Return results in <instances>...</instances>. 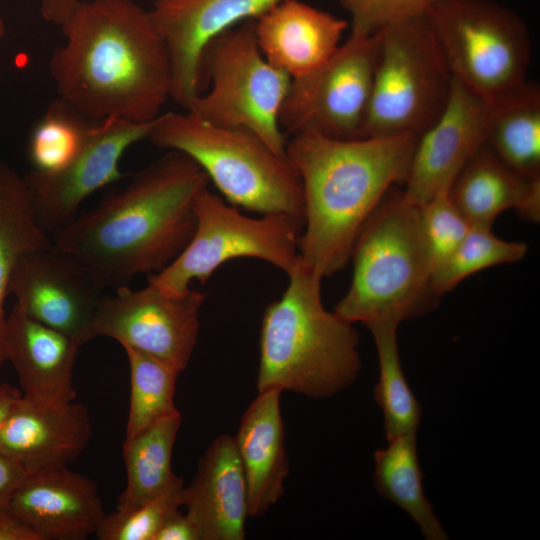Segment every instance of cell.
Instances as JSON below:
<instances>
[{"instance_id": "obj_33", "label": "cell", "mask_w": 540, "mask_h": 540, "mask_svg": "<svg viewBox=\"0 0 540 540\" xmlns=\"http://www.w3.org/2000/svg\"><path fill=\"white\" fill-rule=\"evenodd\" d=\"M184 486L128 512L106 514L96 532L100 540H153L166 518L183 506Z\"/></svg>"}, {"instance_id": "obj_39", "label": "cell", "mask_w": 540, "mask_h": 540, "mask_svg": "<svg viewBox=\"0 0 540 540\" xmlns=\"http://www.w3.org/2000/svg\"><path fill=\"white\" fill-rule=\"evenodd\" d=\"M23 397L22 391L8 383H0V427Z\"/></svg>"}, {"instance_id": "obj_26", "label": "cell", "mask_w": 540, "mask_h": 540, "mask_svg": "<svg viewBox=\"0 0 540 540\" xmlns=\"http://www.w3.org/2000/svg\"><path fill=\"white\" fill-rule=\"evenodd\" d=\"M50 244L36 219L26 176L0 159V369L7 361L4 305L12 271L24 254Z\"/></svg>"}, {"instance_id": "obj_24", "label": "cell", "mask_w": 540, "mask_h": 540, "mask_svg": "<svg viewBox=\"0 0 540 540\" xmlns=\"http://www.w3.org/2000/svg\"><path fill=\"white\" fill-rule=\"evenodd\" d=\"M486 145L526 179H540V87L527 79L487 102Z\"/></svg>"}, {"instance_id": "obj_3", "label": "cell", "mask_w": 540, "mask_h": 540, "mask_svg": "<svg viewBox=\"0 0 540 540\" xmlns=\"http://www.w3.org/2000/svg\"><path fill=\"white\" fill-rule=\"evenodd\" d=\"M418 136L342 140L292 136L286 156L302 182L299 260L320 278L344 269L363 225L395 184H404Z\"/></svg>"}, {"instance_id": "obj_30", "label": "cell", "mask_w": 540, "mask_h": 540, "mask_svg": "<svg viewBox=\"0 0 540 540\" xmlns=\"http://www.w3.org/2000/svg\"><path fill=\"white\" fill-rule=\"evenodd\" d=\"M67 102H51L33 128L28 156L34 171L52 173L63 169L79 151L89 124Z\"/></svg>"}, {"instance_id": "obj_15", "label": "cell", "mask_w": 540, "mask_h": 540, "mask_svg": "<svg viewBox=\"0 0 540 540\" xmlns=\"http://www.w3.org/2000/svg\"><path fill=\"white\" fill-rule=\"evenodd\" d=\"M284 0H156L148 10L170 59L171 97L188 110L201 92L200 58L220 33L256 20Z\"/></svg>"}, {"instance_id": "obj_18", "label": "cell", "mask_w": 540, "mask_h": 540, "mask_svg": "<svg viewBox=\"0 0 540 540\" xmlns=\"http://www.w3.org/2000/svg\"><path fill=\"white\" fill-rule=\"evenodd\" d=\"M91 433L84 405H40L22 397L0 427V451L28 474L66 467L84 451Z\"/></svg>"}, {"instance_id": "obj_8", "label": "cell", "mask_w": 540, "mask_h": 540, "mask_svg": "<svg viewBox=\"0 0 540 540\" xmlns=\"http://www.w3.org/2000/svg\"><path fill=\"white\" fill-rule=\"evenodd\" d=\"M379 54L363 136H419L440 116L452 86L427 17L377 33Z\"/></svg>"}, {"instance_id": "obj_16", "label": "cell", "mask_w": 540, "mask_h": 540, "mask_svg": "<svg viewBox=\"0 0 540 540\" xmlns=\"http://www.w3.org/2000/svg\"><path fill=\"white\" fill-rule=\"evenodd\" d=\"M486 121L487 102L452 78L443 111L417 138L404 198L420 206L449 192L463 167L486 144Z\"/></svg>"}, {"instance_id": "obj_6", "label": "cell", "mask_w": 540, "mask_h": 540, "mask_svg": "<svg viewBox=\"0 0 540 540\" xmlns=\"http://www.w3.org/2000/svg\"><path fill=\"white\" fill-rule=\"evenodd\" d=\"M147 140L193 159L225 200L252 212L283 214L305 224L299 173L256 134L209 123L190 111L161 113Z\"/></svg>"}, {"instance_id": "obj_37", "label": "cell", "mask_w": 540, "mask_h": 540, "mask_svg": "<svg viewBox=\"0 0 540 540\" xmlns=\"http://www.w3.org/2000/svg\"><path fill=\"white\" fill-rule=\"evenodd\" d=\"M81 0H41L40 14L44 20L61 25Z\"/></svg>"}, {"instance_id": "obj_14", "label": "cell", "mask_w": 540, "mask_h": 540, "mask_svg": "<svg viewBox=\"0 0 540 540\" xmlns=\"http://www.w3.org/2000/svg\"><path fill=\"white\" fill-rule=\"evenodd\" d=\"M103 290L76 259L52 243L24 254L9 282V294L25 313L82 345L88 342Z\"/></svg>"}, {"instance_id": "obj_32", "label": "cell", "mask_w": 540, "mask_h": 540, "mask_svg": "<svg viewBox=\"0 0 540 540\" xmlns=\"http://www.w3.org/2000/svg\"><path fill=\"white\" fill-rule=\"evenodd\" d=\"M423 239L432 274L461 244L470 229L449 192H441L419 206Z\"/></svg>"}, {"instance_id": "obj_28", "label": "cell", "mask_w": 540, "mask_h": 540, "mask_svg": "<svg viewBox=\"0 0 540 540\" xmlns=\"http://www.w3.org/2000/svg\"><path fill=\"white\" fill-rule=\"evenodd\" d=\"M396 325H380L372 333L379 362V379L374 399L383 414L387 440L400 435L417 433L422 408L411 390L401 365Z\"/></svg>"}, {"instance_id": "obj_38", "label": "cell", "mask_w": 540, "mask_h": 540, "mask_svg": "<svg viewBox=\"0 0 540 540\" xmlns=\"http://www.w3.org/2000/svg\"><path fill=\"white\" fill-rule=\"evenodd\" d=\"M0 540L41 539L34 531L4 511L0 513Z\"/></svg>"}, {"instance_id": "obj_13", "label": "cell", "mask_w": 540, "mask_h": 540, "mask_svg": "<svg viewBox=\"0 0 540 540\" xmlns=\"http://www.w3.org/2000/svg\"><path fill=\"white\" fill-rule=\"evenodd\" d=\"M155 120H99L89 125L79 151L63 169L25 174L40 227L51 236L74 220L86 198L118 181L121 157L131 145L147 139Z\"/></svg>"}, {"instance_id": "obj_35", "label": "cell", "mask_w": 540, "mask_h": 540, "mask_svg": "<svg viewBox=\"0 0 540 540\" xmlns=\"http://www.w3.org/2000/svg\"><path fill=\"white\" fill-rule=\"evenodd\" d=\"M28 473L0 451V513L7 510L16 489Z\"/></svg>"}, {"instance_id": "obj_10", "label": "cell", "mask_w": 540, "mask_h": 540, "mask_svg": "<svg viewBox=\"0 0 540 540\" xmlns=\"http://www.w3.org/2000/svg\"><path fill=\"white\" fill-rule=\"evenodd\" d=\"M196 228L186 248L147 283L169 295L190 290L193 280L206 283L225 262L241 257L263 260L287 275L298 261L301 230L286 215L253 218L213 193L208 186L195 199Z\"/></svg>"}, {"instance_id": "obj_2", "label": "cell", "mask_w": 540, "mask_h": 540, "mask_svg": "<svg viewBox=\"0 0 540 540\" xmlns=\"http://www.w3.org/2000/svg\"><path fill=\"white\" fill-rule=\"evenodd\" d=\"M49 70L59 98L85 118L155 120L171 97L167 48L134 0H81L60 25Z\"/></svg>"}, {"instance_id": "obj_27", "label": "cell", "mask_w": 540, "mask_h": 540, "mask_svg": "<svg viewBox=\"0 0 540 540\" xmlns=\"http://www.w3.org/2000/svg\"><path fill=\"white\" fill-rule=\"evenodd\" d=\"M374 462L376 492L406 512L426 540L449 539L423 490L417 433L387 440L385 448L375 451Z\"/></svg>"}, {"instance_id": "obj_19", "label": "cell", "mask_w": 540, "mask_h": 540, "mask_svg": "<svg viewBox=\"0 0 540 540\" xmlns=\"http://www.w3.org/2000/svg\"><path fill=\"white\" fill-rule=\"evenodd\" d=\"M81 346L79 340L34 320L16 303L6 318V359L16 370L23 397L36 404L75 400L72 377Z\"/></svg>"}, {"instance_id": "obj_23", "label": "cell", "mask_w": 540, "mask_h": 540, "mask_svg": "<svg viewBox=\"0 0 540 540\" xmlns=\"http://www.w3.org/2000/svg\"><path fill=\"white\" fill-rule=\"evenodd\" d=\"M449 196L470 226L491 228L508 209L531 222L540 218V179L524 178L486 144L460 171Z\"/></svg>"}, {"instance_id": "obj_5", "label": "cell", "mask_w": 540, "mask_h": 540, "mask_svg": "<svg viewBox=\"0 0 540 540\" xmlns=\"http://www.w3.org/2000/svg\"><path fill=\"white\" fill-rule=\"evenodd\" d=\"M353 276L334 312L369 329L396 325L431 311L440 297L422 235L419 206L402 191L386 193L353 246Z\"/></svg>"}, {"instance_id": "obj_4", "label": "cell", "mask_w": 540, "mask_h": 540, "mask_svg": "<svg viewBox=\"0 0 540 540\" xmlns=\"http://www.w3.org/2000/svg\"><path fill=\"white\" fill-rule=\"evenodd\" d=\"M288 277L283 295L263 313L258 392L277 388L329 398L359 376V334L352 323L325 309L322 278L300 260Z\"/></svg>"}, {"instance_id": "obj_25", "label": "cell", "mask_w": 540, "mask_h": 540, "mask_svg": "<svg viewBox=\"0 0 540 540\" xmlns=\"http://www.w3.org/2000/svg\"><path fill=\"white\" fill-rule=\"evenodd\" d=\"M182 423L180 412L125 437L123 459L127 483L116 510L128 512L166 492L184 486L171 468L172 452Z\"/></svg>"}, {"instance_id": "obj_22", "label": "cell", "mask_w": 540, "mask_h": 540, "mask_svg": "<svg viewBox=\"0 0 540 540\" xmlns=\"http://www.w3.org/2000/svg\"><path fill=\"white\" fill-rule=\"evenodd\" d=\"M281 392L277 388L258 392L234 437L247 485L248 513L253 517L264 515L280 500L289 473Z\"/></svg>"}, {"instance_id": "obj_31", "label": "cell", "mask_w": 540, "mask_h": 540, "mask_svg": "<svg viewBox=\"0 0 540 540\" xmlns=\"http://www.w3.org/2000/svg\"><path fill=\"white\" fill-rule=\"evenodd\" d=\"M527 250L525 243L500 239L491 228L471 226L454 253L432 274L434 292L441 297L470 275L492 266L520 261Z\"/></svg>"}, {"instance_id": "obj_7", "label": "cell", "mask_w": 540, "mask_h": 540, "mask_svg": "<svg viewBox=\"0 0 540 540\" xmlns=\"http://www.w3.org/2000/svg\"><path fill=\"white\" fill-rule=\"evenodd\" d=\"M201 93L188 110L220 126L248 130L281 156L287 140L279 115L292 78L262 54L255 20L214 37L200 58Z\"/></svg>"}, {"instance_id": "obj_9", "label": "cell", "mask_w": 540, "mask_h": 540, "mask_svg": "<svg viewBox=\"0 0 540 540\" xmlns=\"http://www.w3.org/2000/svg\"><path fill=\"white\" fill-rule=\"evenodd\" d=\"M426 17L452 78L486 102L526 80L531 40L514 11L491 0H438Z\"/></svg>"}, {"instance_id": "obj_34", "label": "cell", "mask_w": 540, "mask_h": 540, "mask_svg": "<svg viewBox=\"0 0 540 540\" xmlns=\"http://www.w3.org/2000/svg\"><path fill=\"white\" fill-rule=\"evenodd\" d=\"M438 0H339L351 17V32L375 35L386 27L425 16Z\"/></svg>"}, {"instance_id": "obj_36", "label": "cell", "mask_w": 540, "mask_h": 540, "mask_svg": "<svg viewBox=\"0 0 540 540\" xmlns=\"http://www.w3.org/2000/svg\"><path fill=\"white\" fill-rule=\"evenodd\" d=\"M153 540H201L199 531L187 514L179 510L170 514Z\"/></svg>"}, {"instance_id": "obj_21", "label": "cell", "mask_w": 540, "mask_h": 540, "mask_svg": "<svg viewBox=\"0 0 540 540\" xmlns=\"http://www.w3.org/2000/svg\"><path fill=\"white\" fill-rule=\"evenodd\" d=\"M348 25L300 0H284L255 20V35L265 58L293 79L328 60Z\"/></svg>"}, {"instance_id": "obj_1", "label": "cell", "mask_w": 540, "mask_h": 540, "mask_svg": "<svg viewBox=\"0 0 540 540\" xmlns=\"http://www.w3.org/2000/svg\"><path fill=\"white\" fill-rule=\"evenodd\" d=\"M203 169L169 150L121 190L50 236L103 288H119L139 274L169 265L196 228L195 199L208 186Z\"/></svg>"}, {"instance_id": "obj_40", "label": "cell", "mask_w": 540, "mask_h": 540, "mask_svg": "<svg viewBox=\"0 0 540 540\" xmlns=\"http://www.w3.org/2000/svg\"><path fill=\"white\" fill-rule=\"evenodd\" d=\"M5 35V23L4 20L0 17V41L3 39Z\"/></svg>"}, {"instance_id": "obj_20", "label": "cell", "mask_w": 540, "mask_h": 540, "mask_svg": "<svg viewBox=\"0 0 540 540\" xmlns=\"http://www.w3.org/2000/svg\"><path fill=\"white\" fill-rule=\"evenodd\" d=\"M183 506L201 540L245 538L248 493L234 437L221 435L206 450L183 489Z\"/></svg>"}, {"instance_id": "obj_11", "label": "cell", "mask_w": 540, "mask_h": 540, "mask_svg": "<svg viewBox=\"0 0 540 540\" xmlns=\"http://www.w3.org/2000/svg\"><path fill=\"white\" fill-rule=\"evenodd\" d=\"M378 54L377 34L350 33L323 64L293 78L279 115L282 131L292 136L313 133L342 140L364 138Z\"/></svg>"}, {"instance_id": "obj_12", "label": "cell", "mask_w": 540, "mask_h": 540, "mask_svg": "<svg viewBox=\"0 0 540 540\" xmlns=\"http://www.w3.org/2000/svg\"><path fill=\"white\" fill-rule=\"evenodd\" d=\"M205 299L204 293L194 289L169 295L149 283L140 290L116 288L113 295L101 298L88 341L98 336L112 338L180 374L196 347Z\"/></svg>"}, {"instance_id": "obj_29", "label": "cell", "mask_w": 540, "mask_h": 540, "mask_svg": "<svg viewBox=\"0 0 540 540\" xmlns=\"http://www.w3.org/2000/svg\"><path fill=\"white\" fill-rule=\"evenodd\" d=\"M130 367V405L126 436H133L160 419L178 413L174 405L178 373L151 357L123 347Z\"/></svg>"}, {"instance_id": "obj_17", "label": "cell", "mask_w": 540, "mask_h": 540, "mask_svg": "<svg viewBox=\"0 0 540 540\" xmlns=\"http://www.w3.org/2000/svg\"><path fill=\"white\" fill-rule=\"evenodd\" d=\"M6 512L41 540L86 539L106 516L96 483L68 466L27 474Z\"/></svg>"}]
</instances>
